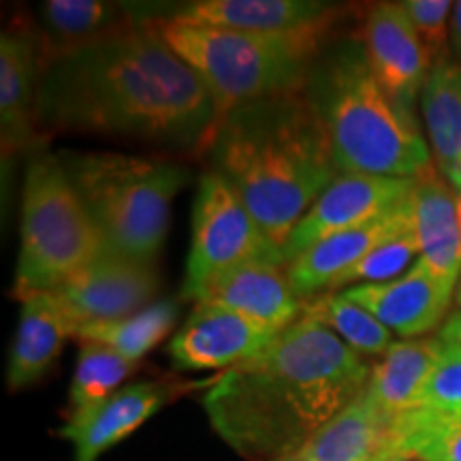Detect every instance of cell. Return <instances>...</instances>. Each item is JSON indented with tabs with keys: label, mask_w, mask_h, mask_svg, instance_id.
Returning <instances> with one entry per match:
<instances>
[{
	"label": "cell",
	"mask_w": 461,
	"mask_h": 461,
	"mask_svg": "<svg viewBox=\"0 0 461 461\" xmlns=\"http://www.w3.org/2000/svg\"><path fill=\"white\" fill-rule=\"evenodd\" d=\"M37 131L124 137L169 152L210 148L218 103L154 22L39 62Z\"/></svg>",
	"instance_id": "6da1fadb"
},
{
	"label": "cell",
	"mask_w": 461,
	"mask_h": 461,
	"mask_svg": "<svg viewBox=\"0 0 461 461\" xmlns=\"http://www.w3.org/2000/svg\"><path fill=\"white\" fill-rule=\"evenodd\" d=\"M370 372L359 353L303 314L261 355L224 370L203 395V408L241 457L280 461L355 402Z\"/></svg>",
	"instance_id": "7a4b0ae2"
},
{
	"label": "cell",
	"mask_w": 461,
	"mask_h": 461,
	"mask_svg": "<svg viewBox=\"0 0 461 461\" xmlns=\"http://www.w3.org/2000/svg\"><path fill=\"white\" fill-rule=\"evenodd\" d=\"M207 152L212 171L238 190L280 250L339 176L330 137L303 90L233 107L221 118Z\"/></svg>",
	"instance_id": "3957f363"
},
{
	"label": "cell",
	"mask_w": 461,
	"mask_h": 461,
	"mask_svg": "<svg viewBox=\"0 0 461 461\" xmlns=\"http://www.w3.org/2000/svg\"><path fill=\"white\" fill-rule=\"evenodd\" d=\"M303 95L330 137L339 173L419 177L434 165L417 115L383 90L361 39L327 43Z\"/></svg>",
	"instance_id": "277c9868"
},
{
	"label": "cell",
	"mask_w": 461,
	"mask_h": 461,
	"mask_svg": "<svg viewBox=\"0 0 461 461\" xmlns=\"http://www.w3.org/2000/svg\"><path fill=\"white\" fill-rule=\"evenodd\" d=\"M331 22L282 32H246L154 20L167 45L199 75L224 115L244 103L303 90Z\"/></svg>",
	"instance_id": "5b68a950"
},
{
	"label": "cell",
	"mask_w": 461,
	"mask_h": 461,
	"mask_svg": "<svg viewBox=\"0 0 461 461\" xmlns=\"http://www.w3.org/2000/svg\"><path fill=\"white\" fill-rule=\"evenodd\" d=\"M68 180L107 250L152 263L163 250L171 203L188 180L182 165L120 152H60Z\"/></svg>",
	"instance_id": "8992f818"
},
{
	"label": "cell",
	"mask_w": 461,
	"mask_h": 461,
	"mask_svg": "<svg viewBox=\"0 0 461 461\" xmlns=\"http://www.w3.org/2000/svg\"><path fill=\"white\" fill-rule=\"evenodd\" d=\"M107 250L105 238L68 180L58 154L32 158L22 199L14 297L67 285Z\"/></svg>",
	"instance_id": "52a82bcc"
},
{
	"label": "cell",
	"mask_w": 461,
	"mask_h": 461,
	"mask_svg": "<svg viewBox=\"0 0 461 461\" xmlns=\"http://www.w3.org/2000/svg\"><path fill=\"white\" fill-rule=\"evenodd\" d=\"M248 261L285 265L282 250L267 240L238 190L221 173L207 171L199 177L193 205V235L182 295L193 299L212 276Z\"/></svg>",
	"instance_id": "ba28073f"
},
{
	"label": "cell",
	"mask_w": 461,
	"mask_h": 461,
	"mask_svg": "<svg viewBox=\"0 0 461 461\" xmlns=\"http://www.w3.org/2000/svg\"><path fill=\"white\" fill-rule=\"evenodd\" d=\"M412 188L414 177L339 173L286 238L282 246L285 265L295 261L319 241L342 230L361 227L383 216L384 212L393 210L411 197Z\"/></svg>",
	"instance_id": "9c48e42d"
},
{
	"label": "cell",
	"mask_w": 461,
	"mask_h": 461,
	"mask_svg": "<svg viewBox=\"0 0 461 461\" xmlns=\"http://www.w3.org/2000/svg\"><path fill=\"white\" fill-rule=\"evenodd\" d=\"M160 280L152 263L105 250L67 285L51 291L65 305L77 331L92 322H112L157 303Z\"/></svg>",
	"instance_id": "30bf717a"
},
{
	"label": "cell",
	"mask_w": 461,
	"mask_h": 461,
	"mask_svg": "<svg viewBox=\"0 0 461 461\" xmlns=\"http://www.w3.org/2000/svg\"><path fill=\"white\" fill-rule=\"evenodd\" d=\"M280 333L238 312L197 303L169 344L173 366L180 370H221L261 355Z\"/></svg>",
	"instance_id": "8fae6325"
},
{
	"label": "cell",
	"mask_w": 461,
	"mask_h": 461,
	"mask_svg": "<svg viewBox=\"0 0 461 461\" xmlns=\"http://www.w3.org/2000/svg\"><path fill=\"white\" fill-rule=\"evenodd\" d=\"M359 39L366 48L374 77L383 90L397 105L414 115L431 65L402 3L374 5Z\"/></svg>",
	"instance_id": "7c38bea8"
},
{
	"label": "cell",
	"mask_w": 461,
	"mask_h": 461,
	"mask_svg": "<svg viewBox=\"0 0 461 461\" xmlns=\"http://www.w3.org/2000/svg\"><path fill=\"white\" fill-rule=\"evenodd\" d=\"M339 293L403 339L423 338L445 325L455 302V291L420 261L395 280L350 286Z\"/></svg>",
	"instance_id": "4fadbf2b"
},
{
	"label": "cell",
	"mask_w": 461,
	"mask_h": 461,
	"mask_svg": "<svg viewBox=\"0 0 461 461\" xmlns=\"http://www.w3.org/2000/svg\"><path fill=\"white\" fill-rule=\"evenodd\" d=\"M412 229L414 210L411 194L400 205H395L393 210L384 212L383 216L374 218V221L361 224V227L331 235V238L308 248L293 263H288L286 276L293 293L303 303L322 295V293L330 291L333 282L346 269H350L357 261L370 255L374 248Z\"/></svg>",
	"instance_id": "5bb4252c"
},
{
	"label": "cell",
	"mask_w": 461,
	"mask_h": 461,
	"mask_svg": "<svg viewBox=\"0 0 461 461\" xmlns=\"http://www.w3.org/2000/svg\"><path fill=\"white\" fill-rule=\"evenodd\" d=\"M193 299L221 305L278 333L303 316V302L293 293L286 267L274 261H248L224 269L212 276Z\"/></svg>",
	"instance_id": "9a60e30c"
},
{
	"label": "cell",
	"mask_w": 461,
	"mask_h": 461,
	"mask_svg": "<svg viewBox=\"0 0 461 461\" xmlns=\"http://www.w3.org/2000/svg\"><path fill=\"white\" fill-rule=\"evenodd\" d=\"M414 230L420 244L419 261L442 285L455 291L461 278V229L457 190L431 165L414 177Z\"/></svg>",
	"instance_id": "2e32d148"
},
{
	"label": "cell",
	"mask_w": 461,
	"mask_h": 461,
	"mask_svg": "<svg viewBox=\"0 0 461 461\" xmlns=\"http://www.w3.org/2000/svg\"><path fill=\"white\" fill-rule=\"evenodd\" d=\"M171 397V387L165 383L131 384L82 417L68 419L58 434L73 442L75 461H99L107 448L141 428Z\"/></svg>",
	"instance_id": "e0dca14e"
},
{
	"label": "cell",
	"mask_w": 461,
	"mask_h": 461,
	"mask_svg": "<svg viewBox=\"0 0 461 461\" xmlns=\"http://www.w3.org/2000/svg\"><path fill=\"white\" fill-rule=\"evenodd\" d=\"M336 7L321 0H197L163 20L246 32H282L331 22Z\"/></svg>",
	"instance_id": "ac0fdd59"
},
{
	"label": "cell",
	"mask_w": 461,
	"mask_h": 461,
	"mask_svg": "<svg viewBox=\"0 0 461 461\" xmlns=\"http://www.w3.org/2000/svg\"><path fill=\"white\" fill-rule=\"evenodd\" d=\"M75 336L77 325L54 293H34L22 299L7 366L9 391L26 389L41 380L60 357L67 339Z\"/></svg>",
	"instance_id": "d6986e66"
},
{
	"label": "cell",
	"mask_w": 461,
	"mask_h": 461,
	"mask_svg": "<svg viewBox=\"0 0 461 461\" xmlns=\"http://www.w3.org/2000/svg\"><path fill=\"white\" fill-rule=\"evenodd\" d=\"M39 73V43L26 32L5 31L0 39V132L5 160L31 146L37 132L34 105Z\"/></svg>",
	"instance_id": "ffe728a7"
},
{
	"label": "cell",
	"mask_w": 461,
	"mask_h": 461,
	"mask_svg": "<svg viewBox=\"0 0 461 461\" xmlns=\"http://www.w3.org/2000/svg\"><path fill=\"white\" fill-rule=\"evenodd\" d=\"M442 348L445 342L440 336L393 342L372 367L363 393L389 419L419 408L420 393L440 359Z\"/></svg>",
	"instance_id": "44dd1931"
},
{
	"label": "cell",
	"mask_w": 461,
	"mask_h": 461,
	"mask_svg": "<svg viewBox=\"0 0 461 461\" xmlns=\"http://www.w3.org/2000/svg\"><path fill=\"white\" fill-rule=\"evenodd\" d=\"M39 17L48 39L39 45V62L143 24L135 20V9L103 0H45Z\"/></svg>",
	"instance_id": "7402d4cb"
},
{
	"label": "cell",
	"mask_w": 461,
	"mask_h": 461,
	"mask_svg": "<svg viewBox=\"0 0 461 461\" xmlns=\"http://www.w3.org/2000/svg\"><path fill=\"white\" fill-rule=\"evenodd\" d=\"M420 113L436 169L461 190V67L447 60L434 67L420 92Z\"/></svg>",
	"instance_id": "603a6c76"
},
{
	"label": "cell",
	"mask_w": 461,
	"mask_h": 461,
	"mask_svg": "<svg viewBox=\"0 0 461 461\" xmlns=\"http://www.w3.org/2000/svg\"><path fill=\"white\" fill-rule=\"evenodd\" d=\"M389 417L361 393L312 436L299 461H370L387 445Z\"/></svg>",
	"instance_id": "cb8c5ba5"
},
{
	"label": "cell",
	"mask_w": 461,
	"mask_h": 461,
	"mask_svg": "<svg viewBox=\"0 0 461 461\" xmlns=\"http://www.w3.org/2000/svg\"><path fill=\"white\" fill-rule=\"evenodd\" d=\"M387 447L419 461H461V419L412 408L389 420Z\"/></svg>",
	"instance_id": "d4e9b609"
},
{
	"label": "cell",
	"mask_w": 461,
	"mask_h": 461,
	"mask_svg": "<svg viewBox=\"0 0 461 461\" xmlns=\"http://www.w3.org/2000/svg\"><path fill=\"white\" fill-rule=\"evenodd\" d=\"M177 321V302L165 299V302L152 303L141 312L112 322H92L84 325L77 331L79 342L103 344L115 350L126 359L140 363L154 346H158L169 336Z\"/></svg>",
	"instance_id": "484cf974"
},
{
	"label": "cell",
	"mask_w": 461,
	"mask_h": 461,
	"mask_svg": "<svg viewBox=\"0 0 461 461\" xmlns=\"http://www.w3.org/2000/svg\"><path fill=\"white\" fill-rule=\"evenodd\" d=\"M303 314L331 330L361 357H383L393 344V333L342 293H322L310 299L303 303Z\"/></svg>",
	"instance_id": "4316f807"
},
{
	"label": "cell",
	"mask_w": 461,
	"mask_h": 461,
	"mask_svg": "<svg viewBox=\"0 0 461 461\" xmlns=\"http://www.w3.org/2000/svg\"><path fill=\"white\" fill-rule=\"evenodd\" d=\"M137 370V363L103 344L82 342L68 391V419H77L120 391V384Z\"/></svg>",
	"instance_id": "83f0119b"
},
{
	"label": "cell",
	"mask_w": 461,
	"mask_h": 461,
	"mask_svg": "<svg viewBox=\"0 0 461 461\" xmlns=\"http://www.w3.org/2000/svg\"><path fill=\"white\" fill-rule=\"evenodd\" d=\"M420 244L417 230L397 235V238L384 241L378 248H374L370 255H366L361 261H357L353 267L346 269L339 278L333 282L327 293H339L350 286L361 285H378V282H389L400 278L419 261Z\"/></svg>",
	"instance_id": "f1b7e54d"
},
{
	"label": "cell",
	"mask_w": 461,
	"mask_h": 461,
	"mask_svg": "<svg viewBox=\"0 0 461 461\" xmlns=\"http://www.w3.org/2000/svg\"><path fill=\"white\" fill-rule=\"evenodd\" d=\"M451 0H406L402 3L420 45L428 51L431 68L451 60Z\"/></svg>",
	"instance_id": "f546056e"
},
{
	"label": "cell",
	"mask_w": 461,
	"mask_h": 461,
	"mask_svg": "<svg viewBox=\"0 0 461 461\" xmlns=\"http://www.w3.org/2000/svg\"><path fill=\"white\" fill-rule=\"evenodd\" d=\"M419 406L453 414L461 419V348L447 344L434 372L420 393Z\"/></svg>",
	"instance_id": "4dcf8cb0"
},
{
	"label": "cell",
	"mask_w": 461,
	"mask_h": 461,
	"mask_svg": "<svg viewBox=\"0 0 461 461\" xmlns=\"http://www.w3.org/2000/svg\"><path fill=\"white\" fill-rule=\"evenodd\" d=\"M440 339L447 344H455L461 348V310L448 314L445 325L440 327Z\"/></svg>",
	"instance_id": "1f68e13d"
},
{
	"label": "cell",
	"mask_w": 461,
	"mask_h": 461,
	"mask_svg": "<svg viewBox=\"0 0 461 461\" xmlns=\"http://www.w3.org/2000/svg\"><path fill=\"white\" fill-rule=\"evenodd\" d=\"M451 54L461 67V0L453 5L451 14Z\"/></svg>",
	"instance_id": "d6a6232c"
},
{
	"label": "cell",
	"mask_w": 461,
	"mask_h": 461,
	"mask_svg": "<svg viewBox=\"0 0 461 461\" xmlns=\"http://www.w3.org/2000/svg\"><path fill=\"white\" fill-rule=\"evenodd\" d=\"M370 461H419V459L408 457V455H403L400 451H393V448H389L387 445H384L383 451H378Z\"/></svg>",
	"instance_id": "836d02e7"
},
{
	"label": "cell",
	"mask_w": 461,
	"mask_h": 461,
	"mask_svg": "<svg viewBox=\"0 0 461 461\" xmlns=\"http://www.w3.org/2000/svg\"><path fill=\"white\" fill-rule=\"evenodd\" d=\"M455 305H457V310H461V278L457 282V288H455Z\"/></svg>",
	"instance_id": "e575fe53"
},
{
	"label": "cell",
	"mask_w": 461,
	"mask_h": 461,
	"mask_svg": "<svg viewBox=\"0 0 461 461\" xmlns=\"http://www.w3.org/2000/svg\"><path fill=\"white\" fill-rule=\"evenodd\" d=\"M457 203H459V229H461V190H457Z\"/></svg>",
	"instance_id": "d590c367"
},
{
	"label": "cell",
	"mask_w": 461,
	"mask_h": 461,
	"mask_svg": "<svg viewBox=\"0 0 461 461\" xmlns=\"http://www.w3.org/2000/svg\"><path fill=\"white\" fill-rule=\"evenodd\" d=\"M280 461H299L295 455H291V457H285V459H280Z\"/></svg>",
	"instance_id": "8d00e7d4"
}]
</instances>
